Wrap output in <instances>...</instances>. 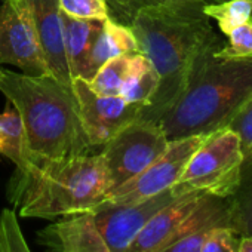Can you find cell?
<instances>
[{
	"label": "cell",
	"instance_id": "obj_1",
	"mask_svg": "<svg viewBox=\"0 0 252 252\" xmlns=\"http://www.w3.org/2000/svg\"><path fill=\"white\" fill-rule=\"evenodd\" d=\"M203 5L202 0H194L149 6L138 9L132 17L129 27L138 51L147 57L159 76L158 91L138 117L158 122L183 92L199 55L220 42Z\"/></svg>",
	"mask_w": 252,
	"mask_h": 252
},
{
	"label": "cell",
	"instance_id": "obj_2",
	"mask_svg": "<svg viewBox=\"0 0 252 252\" xmlns=\"http://www.w3.org/2000/svg\"><path fill=\"white\" fill-rule=\"evenodd\" d=\"M0 92L21 116L29 158L61 159L96 153L83 129L73 88L52 74L0 68Z\"/></svg>",
	"mask_w": 252,
	"mask_h": 252
},
{
	"label": "cell",
	"instance_id": "obj_3",
	"mask_svg": "<svg viewBox=\"0 0 252 252\" xmlns=\"http://www.w3.org/2000/svg\"><path fill=\"white\" fill-rule=\"evenodd\" d=\"M221 43L199 55L183 92L158 119L168 141L225 128L252 95V58H217L214 51Z\"/></svg>",
	"mask_w": 252,
	"mask_h": 252
},
{
	"label": "cell",
	"instance_id": "obj_4",
	"mask_svg": "<svg viewBox=\"0 0 252 252\" xmlns=\"http://www.w3.org/2000/svg\"><path fill=\"white\" fill-rule=\"evenodd\" d=\"M101 153L73 158H29L15 169L9 200L24 218L58 220L85 214L108 193Z\"/></svg>",
	"mask_w": 252,
	"mask_h": 252
},
{
	"label": "cell",
	"instance_id": "obj_5",
	"mask_svg": "<svg viewBox=\"0 0 252 252\" xmlns=\"http://www.w3.org/2000/svg\"><path fill=\"white\" fill-rule=\"evenodd\" d=\"M243 159L237 134L228 128L215 131L193 153L172 190L177 196L197 191L230 197L237 189Z\"/></svg>",
	"mask_w": 252,
	"mask_h": 252
},
{
	"label": "cell",
	"instance_id": "obj_6",
	"mask_svg": "<svg viewBox=\"0 0 252 252\" xmlns=\"http://www.w3.org/2000/svg\"><path fill=\"white\" fill-rule=\"evenodd\" d=\"M168 144L158 122L137 117L122 128L99 152L110 190L143 172L166 150Z\"/></svg>",
	"mask_w": 252,
	"mask_h": 252
},
{
	"label": "cell",
	"instance_id": "obj_7",
	"mask_svg": "<svg viewBox=\"0 0 252 252\" xmlns=\"http://www.w3.org/2000/svg\"><path fill=\"white\" fill-rule=\"evenodd\" d=\"M206 138L208 135H191L169 141L166 150L152 165L137 177L110 190L105 194L104 202L134 205L172 189L184 172L193 153Z\"/></svg>",
	"mask_w": 252,
	"mask_h": 252
},
{
	"label": "cell",
	"instance_id": "obj_8",
	"mask_svg": "<svg viewBox=\"0 0 252 252\" xmlns=\"http://www.w3.org/2000/svg\"><path fill=\"white\" fill-rule=\"evenodd\" d=\"M0 64L26 74H51L27 0H6L0 6Z\"/></svg>",
	"mask_w": 252,
	"mask_h": 252
},
{
	"label": "cell",
	"instance_id": "obj_9",
	"mask_svg": "<svg viewBox=\"0 0 252 252\" xmlns=\"http://www.w3.org/2000/svg\"><path fill=\"white\" fill-rule=\"evenodd\" d=\"M73 92L79 104L83 129L94 150L102 149L122 128L135 120L143 105L126 102L120 96L96 94L89 82L80 77L73 79Z\"/></svg>",
	"mask_w": 252,
	"mask_h": 252
},
{
	"label": "cell",
	"instance_id": "obj_10",
	"mask_svg": "<svg viewBox=\"0 0 252 252\" xmlns=\"http://www.w3.org/2000/svg\"><path fill=\"white\" fill-rule=\"evenodd\" d=\"M175 197L178 196L169 189L134 205H116L102 200L89 211V215L111 252H128L147 221Z\"/></svg>",
	"mask_w": 252,
	"mask_h": 252
},
{
	"label": "cell",
	"instance_id": "obj_11",
	"mask_svg": "<svg viewBox=\"0 0 252 252\" xmlns=\"http://www.w3.org/2000/svg\"><path fill=\"white\" fill-rule=\"evenodd\" d=\"M27 3L49 73L63 85L73 88V77L64 49L58 0H27Z\"/></svg>",
	"mask_w": 252,
	"mask_h": 252
},
{
	"label": "cell",
	"instance_id": "obj_12",
	"mask_svg": "<svg viewBox=\"0 0 252 252\" xmlns=\"http://www.w3.org/2000/svg\"><path fill=\"white\" fill-rule=\"evenodd\" d=\"M205 193H186L159 209L138 233L128 252H162L169 246L177 233Z\"/></svg>",
	"mask_w": 252,
	"mask_h": 252
},
{
	"label": "cell",
	"instance_id": "obj_13",
	"mask_svg": "<svg viewBox=\"0 0 252 252\" xmlns=\"http://www.w3.org/2000/svg\"><path fill=\"white\" fill-rule=\"evenodd\" d=\"M39 240L48 252H111L89 212L58 218L39 231Z\"/></svg>",
	"mask_w": 252,
	"mask_h": 252
},
{
	"label": "cell",
	"instance_id": "obj_14",
	"mask_svg": "<svg viewBox=\"0 0 252 252\" xmlns=\"http://www.w3.org/2000/svg\"><path fill=\"white\" fill-rule=\"evenodd\" d=\"M137 52L140 51L132 29L110 17L105 21H102V27L96 34V39L94 40V45L88 57L85 74L82 79L89 82L95 76L98 68L107 61L120 55Z\"/></svg>",
	"mask_w": 252,
	"mask_h": 252
},
{
	"label": "cell",
	"instance_id": "obj_15",
	"mask_svg": "<svg viewBox=\"0 0 252 252\" xmlns=\"http://www.w3.org/2000/svg\"><path fill=\"white\" fill-rule=\"evenodd\" d=\"M64 49L68 61L71 77H83L88 57L96 34L102 27V21L77 20L61 12Z\"/></svg>",
	"mask_w": 252,
	"mask_h": 252
},
{
	"label": "cell",
	"instance_id": "obj_16",
	"mask_svg": "<svg viewBox=\"0 0 252 252\" xmlns=\"http://www.w3.org/2000/svg\"><path fill=\"white\" fill-rule=\"evenodd\" d=\"M158 86H159V76L155 67L147 60V57L137 52L134 55L132 70L128 79H126L119 96L123 98L126 102L147 107L150 105L158 91Z\"/></svg>",
	"mask_w": 252,
	"mask_h": 252
},
{
	"label": "cell",
	"instance_id": "obj_17",
	"mask_svg": "<svg viewBox=\"0 0 252 252\" xmlns=\"http://www.w3.org/2000/svg\"><path fill=\"white\" fill-rule=\"evenodd\" d=\"M230 202V227L242 237H252V155L243 159L239 184Z\"/></svg>",
	"mask_w": 252,
	"mask_h": 252
},
{
	"label": "cell",
	"instance_id": "obj_18",
	"mask_svg": "<svg viewBox=\"0 0 252 252\" xmlns=\"http://www.w3.org/2000/svg\"><path fill=\"white\" fill-rule=\"evenodd\" d=\"M0 155L8 158L15 168H21L29 159L23 120L11 102L0 114Z\"/></svg>",
	"mask_w": 252,
	"mask_h": 252
},
{
	"label": "cell",
	"instance_id": "obj_19",
	"mask_svg": "<svg viewBox=\"0 0 252 252\" xmlns=\"http://www.w3.org/2000/svg\"><path fill=\"white\" fill-rule=\"evenodd\" d=\"M134 55L135 54L120 55L102 64L95 76L89 80V86L99 95L119 96L132 70Z\"/></svg>",
	"mask_w": 252,
	"mask_h": 252
},
{
	"label": "cell",
	"instance_id": "obj_20",
	"mask_svg": "<svg viewBox=\"0 0 252 252\" xmlns=\"http://www.w3.org/2000/svg\"><path fill=\"white\" fill-rule=\"evenodd\" d=\"M203 12L217 21L220 30L227 36L252 15V0H225L221 3H205Z\"/></svg>",
	"mask_w": 252,
	"mask_h": 252
},
{
	"label": "cell",
	"instance_id": "obj_21",
	"mask_svg": "<svg viewBox=\"0 0 252 252\" xmlns=\"http://www.w3.org/2000/svg\"><path fill=\"white\" fill-rule=\"evenodd\" d=\"M228 42L221 43L214 57L221 60H245L252 58V15L231 33L227 34Z\"/></svg>",
	"mask_w": 252,
	"mask_h": 252
},
{
	"label": "cell",
	"instance_id": "obj_22",
	"mask_svg": "<svg viewBox=\"0 0 252 252\" xmlns=\"http://www.w3.org/2000/svg\"><path fill=\"white\" fill-rule=\"evenodd\" d=\"M0 239L5 252H32L15 209H3L0 212Z\"/></svg>",
	"mask_w": 252,
	"mask_h": 252
},
{
	"label": "cell",
	"instance_id": "obj_23",
	"mask_svg": "<svg viewBox=\"0 0 252 252\" xmlns=\"http://www.w3.org/2000/svg\"><path fill=\"white\" fill-rule=\"evenodd\" d=\"M60 11L77 20L105 21L110 18L107 0H58Z\"/></svg>",
	"mask_w": 252,
	"mask_h": 252
},
{
	"label": "cell",
	"instance_id": "obj_24",
	"mask_svg": "<svg viewBox=\"0 0 252 252\" xmlns=\"http://www.w3.org/2000/svg\"><path fill=\"white\" fill-rule=\"evenodd\" d=\"M225 128L237 134L242 153L245 158H249L252 155V95L245 101Z\"/></svg>",
	"mask_w": 252,
	"mask_h": 252
},
{
	"label": "cell",
	"instance_id": "obj_25",
	"mask_svg": "<svg viewBox=\"0 0 252 252\" xmlns=\"http://www.w3.org/2000/svg\"><path fill=\"white\" fill-rule=\"evenodd\" d=\"M242 236L230 225L215 227L206 236L200 252H239Z\"/></svg>",
	"mask_w": 252,
	"mask_h": 252
},
{
	"label": "cell",
	"instance_id": "obj_26",
	"mask_svg": "<svg viewBox=\"0 0 252 252\" xmlns=\"http://www.w3.org/2000/svg\"><path fill=\"white\" fill-rule=\"evenodd\" d=\"M110 12H116L117 15H122L126 21L131 24L132 17L137 12L135 0H107Z\"/></svg>",
	"mask_w": 252,
	"mask_h": 252
},
{
	"label": "cell",
	"instance_id": "obj_27",
	"mask_svg": "<svg viewBox=\"0 0 252 252\" xmlns=\"http://www.w3.org/2000/svg\"><path fill=\"white\" fill-rule=\"evenodd\" d=\"M184 2H194V0H135V8L138 11L141 8H149V6H165V5H175Z\"/></svg>",
	"mask_w": 252,
	"mask_h": 252
},
{
	"label": "cell",
	"instance_id": "obj_28",
	"mask_svg": "<svg viewBox=\"0 0 252 252\" xmlns=\"http://www.w3.org/2000/svg\"><path fill=\"white\" fill-rule=\"evenodd\" d=\"M239 252H252V237H242Z\"/></svg>",
	"mask_w": 252,
	"mask_h": 252
},
{
	"label": "cell",
	"instance_id": "obj_29",
	"mask_svg": "<svg viewBox=\"0 0 252 252\" xmlns=\"http://www.w3.org/2000/svg\"><path fill=\"white\" fill-rule=\"evenodd\" d=\"M205 3H221V2H225V0H203Z\"/></svg>",
	"mask_w": 252,
	"mask_h": 252
},
{
	"label": "cell",
	"instance_id": "obj_30",
	"mask_svg": "<svg viewBox=\"0 0 252 252\" xmlns=\"http://www.w3.org/2000/svg\"><path fill=\"white\" fill-rule=\"evenodd\" d=\"M0 252H5L3 251V245H2V239H0Z\"/></svg>",
	"mask_w": 252,
	"mask_h": 252
},
{
	"label": "cell",
	"instance_id": "obj_31",
	"mask_svg": "<svg viewBox=\"0 0 252 252\" xmlns=\"http://www.w3.org/2000/svg\"><path fill=\"white\" fill-rule=\"evenodd\" d=\"M2 2H6V0H2Z\"/></svg>",
	"mask_w": 252,
	"mask_h": 252
}]
</instances>
